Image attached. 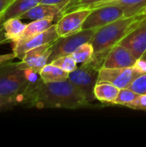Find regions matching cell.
Instances as JSON below:
<instances>
[{
  "label": "cell",
  "mask_w": 146,
  "mask_h": 147,
  "mask_svg": "<svg viewBox=\"0 0 146 147\" xmlns=\"http://www.w3.org/2000/svg\"><path fill=\"white\" fill-rule=\"evenodd\" d=\"M20 105L40 109H77L91 107L84 95L69 79L44 83L40 78L29 84L21 96Z\"/></svg>",
  "instance_id": "cell-1"
},
{
  "label": "cell",
  "mask_w": 146,
  "mask_h": 147,
  "mask_svg": "<svg viewBox=\"0 0 146 147\" xmlns=\"http://www.w3.org/2000/svg\"><path fill=\"white\" fill-rule=\"evenodd\" d=\"M139 16L123 17L108 25L98 28L93 35L90 43L94 48L92 60L100 67L111 49L118 45L120 40L135 27L140 18Z\"/></svg>",
  "instance_id": "cell-2"
},
{
  "label": "cell",
  "mask_w": 146,
  "mask_h": 147,
  "mask_svg": "<svg viewBox=\"0 0 146 147\" xmlns=\"http://www.w3.org/2000/svg\"><path fill=\"white\" fill-rule=\"evenodd\" d=\"M37 73L23 69L19 62L0 65V96L15 97L19 100L29 84L37 79Z\"/></svg>",
  "instance_id": "cell-3"
},
{
  "label": "cell",
  "mask_w": 146,
  "mask_h": 147,
  "mask_svg": "<svg viewBox=\"0 0 146 147\" xmlns=\"http://www.w3.org/2000/svg\"><path fill=\"white\" fill-rule=\"evenodd\" d=\"M100 69L93 60H90L82 64L69 74L68 79L84 95L90 103L96 100L94 89L98 82Z\"/></svg>",
  "instance_id": "cell-4"
},
{
  "label": "cell",
  "mask_w": 146,
  "mask_h": 147,
  "mask_svg": "<svg viewBox=\"0 0 146 147\" xmlns=\"http://www.w3.org/2000/svg\"><path fill=\"white\" fill-rule=\"evenodd\" d=\"M146 72V62L138 60L132 67L108 69L102 67L99 71V81H106L119 89L128 88L139 77Z\"/></svg>",
  "instance_id": "cell-5"
},
{
  "label": "cell",
  "mask_w": 146,
  "mask_h": 147,
  "mask_svg": "<svg viewBox=\"0 0 146 147\" xmlns=\"http://www.w3.org/2000/svg\"><path fill=\"white\" fill-rule=\"evenodd\" d=\"M96 30L97 29L81 30L71 35L59 37L52 45L48 63H51L52 60L59 57L71 55L80 45L90 42Z\"/></svg>",
  "instance_id": "cell-6"
},
{
  "label": "cell",
  "mask_w": 146,
  "mask_h": 147,
  "mask_svg": "<svg viewBox=\"0 0 146 147\" xmlns=\"http://www.w3.org/2000/svg\"><path fill=\"white\" fill-rule=\"evenodd\" d=\"M125 16V9L120 5H106L91 9L85 19L82 30L98 29Z\"/></svg>",
  "instance_id": "cell-7"
},
{
  "label": "cell",
  "mask_w": 146,
  "mask_h": 147,
  "mask_svg": "<svg viewBox=\"0 0 146 147\" xmlns=\"http://www.w3.org/2000/svg\"><path fill=\"white\" fill-rule=\"evenodd\" d=\"M90 11L89 8H79L65 13L55 23L59 36H67L81 31Z\"/></svg>",
  "instance_id": "cell-8"
},
{
  "label": "cell",
  "mask_w": 146,
  "mask_h": 147,
  "mask_svg": "<svg viewBox=\"0 0 146 147\" xmlns=\"http://www.w3.org/2000/svg\"><path fill=\"white\" fill-rule=\"evenodd\" d=\"M140 60L146 52V16H142L135 27L119 43Z\"/></svg>",
  "instance_id": "cell-9"
},
{
  "label": "cell",
  "mask_w": 146,
  "mask_h": 147,
  "mask_svg": "<svg viewBox=\"0 0 146 147\" xmlns=\"http://www.w3.org/2000/svg\"><path fill=\"white\" fill-rule=\"evenodd\" d=\"M52 45L46 44L28 50L19 62V65L23 69H28L39 74L42 68L48 64Z\"/></svg>",
  "instance_id": "cell-10"
},
{
  "label": "cell",
  "mask_w": 146,
  "mask_h": 147,
  "mask_svg": "<svg viewBox=\"0 0 146 147\" xmlns=\"http://www.w3.org/2000/svg\"><path fill=\"white\" fill-rule=\"evenodd\" d=\"M59 34L57 32L56 24L53 23L49 28L40 33V34L33 37L32 39L17 45H12V50L15 53V57L22 59L24 54L30 49L46 45V44H52L58 38Z\"/></svg>",
  "instance_id": "cell-11"
},
{
  "label": "cell",
  "mask_w": 146,
  "mask_h": 147,
  "mask_svg": "<svg viewBox=\"0 0 146 147\" xmlns=\"http://www.w3.org/2000/svg\"><path fill=\"white\" fill-rule=\"evenodd\" d=\"M138 62L136 57L126 47L118 44L106 56L102 64L103 68L116 69L134 66Z\"/></svg>",
  "instance_id": "cell-12"
},
{
  "label": "cell",
  "mask_w": 146,
  "mask_h": 147,
  "mask_svg": "<svg viewBox=\"0 0 146 147\" xmlns=\"http://www.w3.org/2000/svg\"><path fill=\"white\" fill-rule=\"evenodd\" d=\"M64 15L63 9L58 5L46 4L40 3L23 15H22L20 19H29V20H40L46 18H52L54 21H58Z\"/></svg>",
  "instance_id": "cell-13"
},
{
  "label": "cell",
  "mask_w": 146,
  "mask_h": 147,
  "mask_svg": "<svg viewBox=\"0 0 146 147\" xmlns=\"http://www.w3.org/2000/svg\"><path fill=\"white\" fill-rule=\"evenodd\" d=\"M54 19L52 18H46V19H40V20H34L30 23H28L22 35L15 40V41L11 42L12 45L22 44L33 37L40 34V33L44 32L47 28H49L53 23Z\"/></svg>",
  "instance_id": "cell-14"
},
{
  "label": "cell",
  "mask_w": 146,
  "mask_h": 147,
  "mask_svg": "<svg viewBox=\"0 0 146 147\" xmlns=\"http://www.w3.org/2000/svg\"><path fill=\"white\" fill-rule=\"evenodd\" d=\"M106 5H120L125 9V16H134L146 7V0H104L89 9H94Z\"/></svg>",
  "instance_id": "cell-15"
},
{
  "label": "cell",
  "mask_w": 146,
  "mask_h": 147,
  "mask_svg": "<svg viewBox=\"0 0 146 147\" xmlns=\"http://www.w3.org/2000/svg\"><path fill=\"white\" fill-rule=\"evenodd\" d=\"M41 3V0H13L11 3L1 15L2 20L4 22L10 18L20 17L22 15Z\"/></svg>",
  "instance_id": "cell-16"
},
{
  "label": "cell",
  "mask_w": 146,
  "mask_h": 147,
  "mask_svg": "<svg viewBox=\"0 0 146 147\" xmlns=\"http://www.w3.org/2000/svg\"><path fill=\"white\" fill-rule=\"evenodd\" d=\"M120 90L115 85L106 81H99L95 86L94 94L96 100L102 102L103 104L113 105L114 102L118 96Z\"/></svg>",
  "instance_id": "cell-17"
},
{
  "label": "cell",
  "mask_w": 146,
  "mask_h": 147,
  "mask_svg": "<svg viewBox=\"0 0 146 147\" xmlns=\"http://www.w3.org/2000/svg\"><path fill=\"white\" fill-rule=\"evenodd\" d=\"M69 74V72L65 71L59 67L48 63L40 71L39 76L44 83H54L67 80Z\"/></svg>",
  "instance_id": "cell-18"
},
{
  "label": "cell",
  "mask_w": 146,
  "mask_h": 147,
  "mask_svg": "<svg viewBox=\"0 0 146 147\" xmlns=\"http://www.w3.org/2000/svg\"><path fill=\"white\" fill-rule=\"evenodd\" d=\"M27 24L23 23L20 18H10L3 22V28L5 34L9 42H13L17 40L23 33Z\"/></svg>",
  "instance_id": "cell-19"
},
{
  "label": "cell",
  "mask_w": 146,
  "mask_h": 147,
  "mask_svg": "<svg viewBox=\"0 0 146 147\" xmlns=\"http://www.w3.org/2000/svg\"><path fill=\"white\" fill-rule=\"evenodd\" d=\"M71 56L77 64H84L92 60L94 57V48L90 42L80 45L72 53Z\"/></svg>",
  "instance_id": "cell-20"
},
{
  "label": "cell",
  "mask_w": 146,
  "mask_h": 147,
  "mask_svg": "<svg viewBox=\"0 0 146 147\" xmlns=\"http://www.w3.org/2000/svg\"><path fill=\"white\" fill-rule=\"evenodd\" d=\"M139 96H140L139 94L136 93L135 91L132 90L129 88L120 89L118 94V96L114 102L113 105H121V106L126 107L128 104L137 100Z\"/></svg>",
  "instance_id": "cell-21"
},
{
  "label": "cell",
  "mask_w": 146,
  "mask_h": 147,
  "mask_svg": "<svg viewBox=\"0 0 146 147\" xmlns=\"http://www.w3.org/2000/svg\"><path fill=\"white\" fill-rule=\"evenodd\" d=\"M51 64L59 67L60 69L64 70L65 71H67L69 73L72 72L77 68V63L75 61L73 57L71 55H65L62 57H59L51 62Z\"/></svg>",
  "instance_id": "cell-22"
},
{
  "label": "cell",
  "mask_w": 146,
  "mask_h": 147,
  "mask_svg": "<svg viewBox=\"0 0 146 147\" xmlns=\"http://www.w3.org/2000/svg\"><path fill=\"white\" fill-rule=\"evenodd\" d=\"M132 90L135 91L139 95L146 94V72L145 74L139 77L129 87Z\"/></svg>",
  "instance_id": "cell-23"
},
{
  "label": "cell",
  "mask_w": 146,
  "mask_h": 147,
  "mask_svg": "<svg viewBox=\"0 0 146 147\" xmlns=\"http://www.w3.org/2000/svg\"><path fill=\"white\" fill-rule=\"evenodd\" d=\"M78 0H41L42 3L58 5L63 9L64 14L66 13L71 8H72Z\"/></svg>",
  "instance_id": "cell-24"
},
{
  "label": "cell",
  "mask_w": 146,
  "mask_h": 147,
  "mask_svg": "<svg viewBox=\"0 0 146 147\" xmlns=\"http://www.w3.org/2000/svg\"><path fill=\"white\" fill-rule=\"evenodd\" d=\"M17 105H20L19 100L17 98L0 96V111H7L13 109Z\"/></svg>",
  "instance_id": "cell-25"
},
{
  "label": "cell",
  "mask_w": 146,
  "mask_h": 147,
  "mask_svg": "<svg viewBox=\"0 0 146 147\" xmlns=\"http://www.w3.org/2000/svg\"><path fill=\"white\" fill-rule=\"evenodd\" d=\"M129 109L135 110H146V94L140 95V96L126 106Z\"/></svg>",
  "instance_id": "cell-26"
},
{
  "label": "cell",
  "mask_w": 146,
  "mask_h": 147,
  "mask_svg": "<svg viewBox=\"0 0 146 147\" xmlns=\"http://www.w3.org/2000/svg\"><path fill=\"white\" fill-rule=\"evenodd\" d=\"M102 1H104V0H78L77 3L72 8H71L68 11H71V10H73L76 9H79V8H91L92 6L97 4Z\"/></svg>",
  "instance_id": "cell-27"
},
{
  "label": "cell",
  "mask_w": 146,
  "mask_h": 147,
  "mask_svg": "<svg viewBox=\"0 0 146 147\" xmlns=\"http://www.w3.org/2000/svg\"><path fill=\"white\" fill-rule=\"evenodd\" d=\"M8 42H9V40L6 36L5 30H4V28H3V21L2 20V18L0 16V45L5 44V43H8Z\"/></svg>",
  "instance_id": "cell-28"
},
{
  "label": "cell",
  "mask_w": 146,
  "mask_h": 147,
  "mask_svg": "<svg viewBox=\"0 0 146 147\" xmlns=\"http://www.w3.org/2000/svg\"><path fill=\"white\" fill-rule=\"evenodd\" d=\"M15 55L14 53H6V54H0V65L5 62H9L15 59Z\"/></svg>",
  "instance_id": "cell-29"
},
{
  "label": "cell",
  "mask_w": 146,
  "mask_h": 147,
  "mask_svg": "<svg viewBox=\"0 0 146 147\" xmlns=\"http://www.w3.org/2000/svg\"><path fill=\"white\" fill-rule=\"evenodd\" d=\"M13 0H0V16Z\"/></svg>",
  "instance_id": "cell-30"
},
{
  "label": "cell",
  "mask_w": 146,
  "mask_h": 147,
  "mask_svg": "<svg viewBox=\"0 0 146 147\" xmlns=\"http://www.w3.org/2000/svg\"><path fill=\"white\" fill-rule=\"evenodd\" d=\"M139 16H146V7L141 11V12H140V13H139Z\"/></svg>",
  "instance_id": "cell-31"
},
{
  "label": "cell",
  "mask_w": 146,
  "mask_h": 147,
  "mask_svg": "<svg viewBox=\"0 0 146 147\" xmlns=\"http://www.w3.org/2000/svg\"><path fill=\"white\" fill-rule=\"evenodd\" d=\"M140 60H142V61H145V62H146V52H145V53L143 55V57L141 58V59Z\"/></svg>",
  "instance_id": "cell-32"
}]
</instances>
